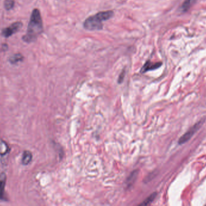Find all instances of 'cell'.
<instances>
[{
	"label": "cell",
	"instance_id": "cell-1",
	"mask_svg": "<svg viewBox=\"0 0 206 206\" xmlns=\"http://www.w3.org/2000/svg\"><path fill=\"white\" fill-rule=\"evenodd\" d=\"M42 31L43 22L40 13L38 9H36L32 12L27 33L23 37V40L27 42H33Z\"/></svg>",
	"mask_w": 206,
	"mask_h": 206
},
{
	"label": "cell",
	"instance_id": "cell-10",
	"mask_svg": "<svg viewBox=\"0 0 206 206\" xmlns=\"http://www.w3.org/2000/svg\"><path fill=\"white\" fill-rule=\"evenodd\" d=\"M22 59H23V56H22L21 54H16L10 57V60L12 64H16L19 61H21Z\"/></svg>",
	"mask_w": 206,
	"mask_h": 206
},
{
	"label": "cell",
	"instance_id": "cell-9",
	"mask_svg": "<svg viewBox=\"0 0 206 206\" xmlns=\"http://www.w3.org/2000/svg\"><path fill=\"white\" fill-rule=\"evenodd\" d=\"M197 0H185L182 4V10L185 12L188 10L196 2Z\"/></svg>",
	"mask_w": 206,
	"mask_h": 206
},
{
	"label": "cell",
	"instance_id": "cell-12",
	"mask_svg": "<svg viewBox=\"0 0 206 206\" xmlns=\"http://www.w3.org/2000/svg\"><path fill=\"white\" fill-rule=\"evenodd\" d=\"M155 195H156V193H153V195H150L142 204H141L142 205H143V206H146V205H148V204H150L153 200H154V199L155 198Z\"/></svg>",
	"mask_w": 206,
	"mask_h": 206
},
{
	"label": "cell",
	"instance_id": "cell-13",
	"mask_svg": "<svg viewBox=\"0 0 206 206\" xmlns=\"http://www.w3.org/2000/svg\"><path fill=\"white\" fill-rule=\"evenodd\" d=\"M124 75H125V72H122V73H121L119 79H118V82H119L120 83V82L123 80V79H124Z\"/></svg>",
	"mask_w": 206,
	"mask_h": 206
},
{
	"label": "cell",
	"instance_id": "cell-11",
	"mask_svg": "<svg viewBox=\"0 0 206 206\" xmlns=\"http://www.w3.org/2000/svg\"><path fill=\"white\" fill-rule=\"evenodd\" d=\"M14 4H15V2L13 0H6L4 2L5 8L7 10H10L13 7Z\"/></svg>",
	"mask_w": 206,
	"mask_h": 206
},
{
	"label": "cell",
	"instance_id": "cell-5",
	"mask_svg": "<svg viewBox=\"0 0 206 206\" xmlns=\"http://www.w3.org/2000/svg\"><path fill=\"white\" fill-rule=\"evenodd\" d=\"M162 65L161 62H158V63H155L153 64L151 63L150 61H147L145 64L143 66V67L141 69V72L142 73H145L150 70H153L155 69H157L159 68Z\"/></svg>",
	"mask_w": 206,
	"mask_h": 206
},
{
	"label": "cell",
	"instance_id": "cell-6",
	"mask_svg": "<svg viewBox=\"0 0 206 206\" xmlns=\"http://www.w3.org/2000/svg\"><path fill=\"white\" fill-rule=\"evenodd\" d=\"M6 181V175L2 173L0 175V199H3L4 195V190Z\"/></svg>",
	"mask_w": 206,
	"mask_h": 206
},
{
	"label": "cell",
	"instance_id": "cell-4",
	"mask_svg": "<svg viewBox=\"0 0 206 206\" xmlns=\"http://www.w3.org/2000/svg\"><path fill=\"white\" fill-rule=\"evenodd\" d=\"M200 127V123H196L195 125H194L192 128H190L189 131L186 132L179 140L178 143L179 144H184L187 141H188L189 139L192 137V136L195 133V132L198 130Z\"/></svg>",
	"mask_w": 206,
	"mask_h": 206
},
{
	"label": "cell",
	"instance_id": "cell-2",
	"mask_svg": "<svg viewBox=\"0 0 206 206\" xmlns=\"http://www.w3.org/2000/svg\"><path fill=\"white\" fill-rule=\"evenodd\" d=\"M103 21L97 15L86 19L84 22V27L88 30H99L103 29Z\"/></svg>",
	"mask_w": 206,
	"mask_h": 206
},
{
	"label": "cell",
	"instance_id": "cell-3",
	"mask_svg": "<svg viewBox=\"0 0 206 206\" xmlns=\"http://www.w3.org/2000/svg\"><path fill=\"white\" fill-rule=\"evenodd\" d=\"M22 24L20 22H17L13 23L10 27L4 29L2 32V34L4 37H9L12 36L13 33L19 31L22 27Z\"/></svg>",
	"mask_w": 206,
	"mask_h": 206
},
{
	"label": "cell",
	"instance_id": "cell-7",
	"mask_svg": "<svg viewBox=\"0 0 206 206\" xmlns=\"http://www.w3.org/2000/svg\"><path fill=\"white\" fill-rule=\"evenodd\" d=\"M103 21L108 20L111 18L113 15V12L112 11H105L101 12L96 14Z\"/></svg>",
	"mask_w": 206,
	"mask_h": 206
},
{
	"label": "cell",
	"instance_id": "cell-8",
	"mask_svg": "<svg viewBox=\"0 0 206 206\" xmlns=\"http://www.w3.org/2000/svg\"><path fill=\"white\" fill-rule=\"evenodd\" d=\"M32 160V154L29 151H25L23 154L22 162L24 165H27L30 163Z\"/></svg>",
	"mask_w": 206,
	"mask_h": 206
}]
</instances>
